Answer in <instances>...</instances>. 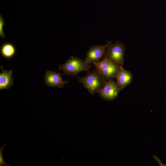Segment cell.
Segmentation results:
<instances>
[{
    "label": "cell",
    "mask_w": 166,
    "mask_h": 166,
    "mask_svg": "<svg viewBox=\"0 0 166 166\" xmlns=\"http://www.w3.org/2000/svg\"><path fill=\"white\" fill-rule=\"evenodd\" d=\"M4 18L1 15L0 16V37L4 38L5 37L3 30V27L4 24Z\"/></svg>",
    "instance_id": "12"
},
{
    "label": "cell",
    "mask_w": 166,
    "mask_h": 166,
    "mask_svg": "<svg viewBox=\"0 0 166 166\" xmlns=\"http://www.w3.org/2000/svg\"><path fill=\"white\" fill-rule=\"evenodd\" d=\"M116 78L117 84L122 89L131 83L133 75L130 71L124 69L122 66Z\"/></svg>",
    "instance_id": "8"
},
{
    "label": "cell",
    "mask_w": 166,
    "mask_h": 166,
    "mask_svg": "<svg viewBox=\"0 0 166 166\" xmlns=\"http://www.w3.org/2000/svg\"><path fill=\"white\" fill-rule=\"evenodd\" d=\"M2 70L0 73V90L9 89L14 84L12 77V70H5L2 65L1 66Z\"/></svg>",
    "instance_id": "9"
},
{
    "label": "cell",
    "mask_w": 166,
    "mask_h": 166,
    "mask_svg": "<svg viewBox=\"0 0 166 166\" xmlns=\"http://www.w3.org/2000/svg\"><path fill=\"white\" fill-rule=\"evenodd\" d=\"M77 77V82L83 84L91 95L98 93L105 85L106 80L96 70L91 73L88 72L84 77Z\"/></svg>",
    "instance_id": "1"
},
{
    "label": "cell",
    "mask_w": 166,
    "mask_h": 166,
    "mask_svg": "<svg viewBox=\"0 0 166 166\" xmlns=\"http://www.w3.org/2000/svg\"><path fill=\"white\" fill-rule=\"evenodd\" d=\"M96 70L105 80L116 78L122 66L106 58L93 64Z\"/></svg>",
    "instance_id": "3"
},
{
    "label": "cell",
    "mask_w": 166,
    "mask_h": 166,
    "mask_svg": "<svg viewBox=\"0 0 166 166\" xmlns=\"http://www.w3.org/2000/svg\"><path fill=\"white\" fill-rule=\"evenodd\" d=\"M122 89L113 79L105 82L104 87L98 92L100 96L104 100L113 101L117 97Z\"/></svg>",
    "instance_id": "5"
},
{
    "label": "cell",
    "mask_w": 166,
    "mask_h": 166,
    "mask_svg": "<svg viewBox=\"0 0 166 166\" xmlns=\"http://www.w3.org/2000/svg\"><path fill=\"white\" fill-rule=\"evenodd\" d=\"M16 51L15 46L12 43L6 42L3 43L0 48L1 55L4 58L10 59L15 55Z\"/></svg>",
    "instance_id": "10"
},
{
    "label": "cell",
    "mask_w": 166,
    "mask_h": 166,
    "mask_svg": "<svg viewBox=\"0 0 166 166\" xmlns=\"http://www.w3.org/2000/svg\"><path fill=\"white\" fill-rule=\"evenodd\" d=\"M111 43V41H108L105 45L90 47L87 52L85 61L89 64H94L100 61L104 57L106 49Z\"/></svg>",
    "instance_id": "6"
},
{
    "label": "cell",
    "mask_w": 166,
    "mask_h": 166,
    "mask_svg": "<svg viewBox=\"0 0 166 166\" xmlns=\"http://www.w3.org/2000/svg\"><path fill=\"white\" fill-rule=\"evenodd\" d=\"M61 73H56L51 70H47L44 77V80L46 85L49 86L62 88L64 85L68 83V81H63L61 77Z\"/></svg>",
    "instance_id": "7"
},
{
    "label": "cell",
    "mask_w": 166,
    "mask_h": 166,
    "mask_svg": "<svg viewBox=\"0 0 166 166\" xmlns=\"http://www.w3.org/2000/svg\"><path fill=\"white\" fill-rule=\"evenodd\" d=\"M125 50L124 45L117 41L111 43L107 47L104 57L123 66L124 62V55Z\"/></svg>",
    "instance_id": "4"
},
{
    "label": "cell",
    "mask_w": 166,
    "mask_h": 166,
    "mask_svg": "<svg viewBox=\"0 0 166 166\" xmlns=\"http://www.w3.org/2000/svg\"><path fill=\"white\" fill-rule=\"evenodd\" d=\"M6 145L4 144L3 146L0 148V166H10L9 164H7L4 161L3 156V151L4 148Z\"/></svg>",
    "instance_id": "11"
},
{
    "label": "cell",
    "mask_w": 166,
    "mask_h": 166,
    "mask_svg": "<svg viewBox=\"0 0 166 166\" xmlns=\"http://www.w3.org/2000/svg\"><path fill=\"white\" fill-rule=\"evenodd\" d=\"M91 66L85 60L71 56L64 64L58 66L59 70L63 72L64 75H68L78 77L77 74L80 72H89Z\"/></svg>",
    "instance_id": "2"
}]
</instances>
